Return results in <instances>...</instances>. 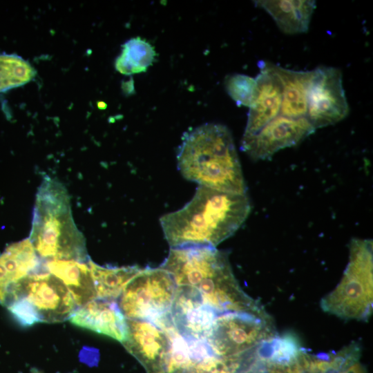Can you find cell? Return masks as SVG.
<instances>
[{
  "mask_svg": "<svg viewBox=\"0 0 373 373\" xmlns=\"http://www.w3.org/2000/svg\"><path fill=\"white\" fill-rule=\"evenodd\" d=\"M72 324L110 336L122 343L127 336L126 318L117 300L95 298L76 309Z\"/></svg>",
  "mask_w": 373,
  "mask_h": 373,
  "instance_id": "4fadbf2b",
  "label": "cell"
},
{
  "mask_svg": "<svg viewBox=\"0 0 373 373\" xmlns=\"http://www.w3.org/2000/svg\"><path fill=\"white\" fill-rule=\"evenodd\" d=\"M256 360V348L227 357L216 355L193 363L184 373H245Z\"/></svg>",
  "mask_w": 373,
  "mask_h": 373,
  "instance_id": "ffe728a7",
  "label": "cell"
},
{
  "mask_svg": "<svg viewBox=\"0 0 373 373\" xmlns=\"http://www.w3.org/2000/svg\"><path fill=\"white\" fill-rule=\"evenodd\" d=\"M17 299L31 306L40 323L64 321L71 317L77 307L62 281L44 271L30 274L15 283L3 305L6 307Z\"/></svg>",
  "mask_w": 373,
  "mask_h": 373,
  "instance_id": "52a82bcc",
  "label": "cell"
},
{
  "mask_svg": "<svg viewBox=\"0 0 373 373\" xmlns=\"http://www.w3.org/2000/svg\"><path fill=\"white\" fill-rule=\"evenodd\" d=\"M315 130L306 117L280 115L255 135L242 138L240 149L254 160H265L281 149L297 145Z\"/></svg>",
  "mask_w": 373,
  "mask_h": 373,
  "instance_id": "9c48e42d",
  "label": "cell"
},
{
  "mask_svg": "<svg viewBox=\"0 0 373 373\" xmlns=\"http://www.w3.org/2000/svg\"><path fill=\"white\" fill-rule=\"evenodd\" d=\"M186 180L220 191L247 194L240 162L229 129L207 123L186 133L177 154Z\"/></svg>",
  "mask_w": 373,
  "mask_h": 373,
  "instance_id": "7a4b0ae2",
  "label": "cell"
},
{
  "mask_svg": "<svg viewBox=\"0 0 373 373\" xmlns=\"http://www.w3.org/2000/svg\"><path fill=\"white\" fill-rule=\"evenodd\" d=\"M306 117L316 129L333 125L345 119L349 106L343 86L341 71L319 66L312 70L307 91Z\"/></svg>",
  "mask_w": 373,
  "mask_h": 373,
  "instance_id": "ba28073f",
  "label": "cell"
},
{
  "mask_svg": "<svg viewBox=\"0 0 373 373\" xmlns=\"http://www.w3.org/2000/svg\"><path fill=\"white\" fill-rule=\"evenodd\" d=\"M224 86L237 106H250L256 88L255 78L242 74L231 75L226 77Z\"/></svg>",
  "mask_w": 373,
  "mask_h": 373,
  "instance_id": "7402d4cb",
  "label": "cell"
},
{
  "mask_svg": "<svg viewBox=\"0 0 373 373\" xmlns=\"http://www.w3.org/2000/svg\"><path fill=\"white\" fill-rule=\"evenodd\" d=\"M282 86L280 115L305 117L307 111V91L312 70H294L272 64Z\"/></svg>",
  "mask_w": 373,
  "mask_h": 373,
  "instance_id": "e0dca14e",
  "label": "cell"
},
{
  "mask_svg": "<svg viewBox=\"0 0 373 373\" xmlns=\"http://www.w3.org/2000/svg\"><path fill=\"white\" fill-rule=\"evenodd\" d=\"M247 194H235L199 186L181 209L162 216L160 222L171 248L216 247L242 226L251 211Z\"/></svg>",
  "mask_w": 373,
  "mask_h": 373,
  "instance_id": "6da1fadb",
  "label": "cell"
},
{
  "mask_svg": "<svg viewBox=\"0 0 373 373\" xmlns=\"http://www.w3.org/2000/svg\"><path fill=\"white\" fill-rule=\"evenodd\" d=\"M39 258L87 262L86 240L73 220L69 195L58 181L47 178L36 195L28 238Z\"/></svg>",
  "mask_w": 373,
  "mask_h": 373,
  "instance_id": "3957f363",
  "label": "cell"
},
{
  "mask_svg": "<svg viewBox=\"0 0 373 373\" xmlns=\"http://www.w3.org/2000/svg\"><path fill=\"white\" fill-rule=\"evenodd\" d=\"M169 314L179 334L193 341L205 340L219 315L195 289L187 286H177Z\"/></svg>",
  "mask_w": 373,
  "mask_h": 373,
  "instance_id": "8fae6325",
  "label": "cell"
},
{
  "mask_svg": "<svg viewBox=\"0 0 373 373\" xmlns=\"http://www.w3.org/2000/svg\"><path fill=\"white\" fill-rule=\"evenodd\" d=\"M256 6L263 9L278 28L288 35L307 32L316 1L311 0H260Z\"/></svg>",
  "mask_w": 373,
  "mask_h": 373,
  "instance_id": "9a60e30c",
  "label": "cell"
},
{
  "mask_svg": "<svg viewBox=\"0 0 373 373\" xmlns=\"http://www.w3.org/2000/svg\"><path fill=\"white\" fill-rule=\"evenodd\" d=\"M176 288L166 270L146 267L127 283L117 301L126 318L151 321L169 312Z\"/></svg>",
  "mask_w": 373,
  "mask_h": 373,
  "instance_id": "5b68a950",
  "label": "cell"
},
{
  "mask_svg": "<svg viewBox=\"0 0 373 373\" xmlns=\"http://www.w3.org/2000/svg\"><path fill=\"white\" fill-rule=\"evenodd\" d=\"M127 336L122 343L146 373H167L171 341L165 329L146 320L126 318Z\"/></svg>",
  "mask_w": 373,
  "mask_h": 373,
  "instance_id": "30bf717a",
  "label": "cell"
},
{
  "mask_svg": "<svg viewBox=\"0 0 373 373\" xmlns=\"http://www.w3.org/2000/svg\"><path fill=\"white\" fill-rule=\"evenodd\" d=\"M35 75V69L21 57L0 55V93L26 84Z\"/></svg>",
  "mask_w": 373,
  "mask_h": 373,
  "instance_id": "44dd1931",
  "label": "cell"
},
{
  "mask_svg": "<svg viewBox=\"0 0 373 373\" xmlns=\"http://www.w3.org/2000/svg\"><path fill=\"white\" fill-rule=\"evenodd\" d=\"M44 269L62 281L78 307L97 298L91 272L87 262L51 260L43 263Z\"/></svg>",
  "mask_w": 373,
  "mask_h": 373,
  "instance_id": "2e32d148",
  "label": "cell"
},
{
  "mask_svg": "<svg viewBox=\"0 0 373 373\" xmlns=\"http://www.w3.org/2000/svg\"><path fill=\"white\" fill-rule=\"evenodd\" d=\"M42 267L29 238L10 245L0 256V303L4 304L10 287Z\"/></svg>",
  "mask_w": 373,
  "mask_h": 373,
  "instance_id": "5bb4252c",
  "label": "cell"
},
{
  "mask_svg": "<svg viewBox=\"0 0 373 373\" xmlns=\"http://www.w3.org/2000/svg\"><path fill=\"white\" fill-rule=\"evenodd\" d=\"M97 298L117 300L127 283L141 270L137 266L102 267L88 261Z\"/></svg>",
  "mask_w": 373,
  "mask_h": 373,
  "instance_id": "ac0fdd59",
  "label": "cell"
},
{
  "mask_svg": "<svg viewBox=\"0 0 373 373\" xmlns=\"http://www.w3.org/2000/svg\"><path fill=\"white\" fill-rule=\"evenodd\" d=\"M155 55L154 47L149 42L140 37H134L122 45L115 67L126 75L143 73L153 64Z\"/></svg>",
  "mask_w": 373,
  "mask_h": 373,
  "instance_id": "d6986e66",
  "label": "cell"
},
{
  "mask_svg": "<svg viewBox=\"0 0 373 373\" xmlns=\"http://www.w3.org/2000/svg\"><path fill=\"white\" fill-rule=\"evenodd\" d=\"M349 262L336 289L321 300L326 312L345 319L367 320L372 308V242L354 238Z\"/></svg>",
  "mask_w": 373,
  "mask_h": 373,
  "instance_id": "277c9868",
  "label": "cell"
},
{
  "mask_svg": "<svg viewBox=\"0 0 373 373\" xmlns=\"http://www.w3.org/2000/svg\"><path fill=\"white\" fill-rule=\"evenodd\" d=\"M260 73L256 76V88L247 115L242 138L258 133L272 119L280 115L282 86L275 73L272 63L260 61Z\"/></svg>",
  "mask_w": 373,
  "mask_h": 373,
  "instance_id": "7c38bea8",
  "label": "cell"
},
{
  "mask_svg": "<svg viewBox=\"0 0 373 373\" xmlns=\"http://www.w3.org/2000/svg\"><path fill=\"white\" fill-rule=\"evenodd\" d=\"M275 336L265 311L228 312L217 316L204 341L215 355L227 357L246 352Z\"/></svg>",
  "mask_w": 373,
  "mask_h": 373,
  "instance_id": "8992f818",
  "label": "cell"
}]
</instances>
